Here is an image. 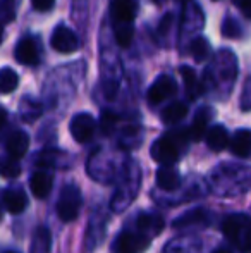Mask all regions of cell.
I'll use <instances>...</instances> for the list:
<instances>
[{"mask_svg": "<svg viewBox=\"0 0 251 253\" xmlns=\"http://www.w3.org/2000/svg\"><path fill=\"white\" fill-rule=\"evenodd\" d=\"M189 131L176 129L160 136L151 145V157L162 166H174L181 157V152L186 148L189 141Z\"/></svg>", "mask_w": 251, "mask_h": 253, "instance_id": "cell-1", "label": "cell"}, {"mask_svg": "<svg viewBox=\"0 0 251 253\" xmlns=\"http://www.w3.org/2000/svg\"><path fill=\"white\" fill-rule=\"evenodd\" d=\"M222 231L238 250L251 253V217L245 213L227 215L222 222Z\"/></svg>", "mask_w": 251, "mask_h": 253, "instance_id": "cell-2", "label": "cell"}, {"mask_svg": "<svg viewBox=\"0 0 251 253\" xmlns=\"http://www.w3.org/2000/svg\"><path fill=\"white\" fill-rule=\"evenodd\" d=\"M81 205H83V195L76 184H66L59 195L57 202V215L64 222H72L79 215Z\"/></svg>", "mask_w": 251, "mask_h": 253, "instance_id": "cell-3", "label": "cell"}, {"mask_svg": "<svg viewBox=\"0 0 251 253\" xmlns=\"http://www.w3.org/2000/svg\"><path fill=\"white\" fill-rule=\"evenodd\" d=\"M151 240L143 233H126L119 234L115 241V252L117 253H143L148 250Z\"/></svg>", "mask_w": 251, "mask_h": 253, "instance_id": "cell-4", "label": "cell"}, {"mask_svg": "<svg viewBox=\"0 0 251 253\" xmlns=\"http://www.w3.org/2000/svg\"><path fill=\"white\" fill-rule=\"evenodd\" d=\"M69 127H71V134H72V138L77 143H88V141L93 138L97 123H95L91 114L81 112L72 117Z\"/></svg>", "mask_w": 251, "mask_h": 253, "instance_id": "cell-5", "label": "cell"}, {"mask_svg": "<svg viewBox=\"0 0 251 253\" xmlns=\"http://www.w3.org/2000/svg\"><path fill=\"white\" fill-rule=\"evenodd\" d=\"M52 47L61 53H74L79 48V40H77L76 33H74L71 28L64 26H57L52 33Z\"/></svg>", "mask_w": 251, "mask_h": 253, "instance_id": "cell-6", "label": "cell"}, {"mask_svg": "<svg viewBox=\"0 0 251 253\" xmlns=\"http://www.w3.org/2000/svg\"><path fill=\"white\" fill-rule=\"evenodd\" d=\"M178 91V84L172 80V76H160L148 90V102L151 105H158L167 98L174 97Z\"/></svg>", "mask_w": 251, "mask_h": 253, "instance_id": "cell-7", "label": "cell"}, {"mask_svg": "<svg viewBox=\"0 0 251 253\" xmlns=\"http://www.w3.org/2000/svg\"><path fill=\"white\" fill-rule=\"evenodd\" d=\"M14 55H16L17 62L24 64V66H35V64H38V59H40V48H38L36 40L31 37L21 38L16 45Z\"/></svg>", "mask_w": 251, "mask_h": 253, "instance_id": "cell-8", "label": "cell"}, {"mask_svg": "<svg viewBox=\"0 0 251 253\" xmlns=\"http://www.w3.org/2000/svg\"><path fill=\"white\" fill-rule=\"evenodd\" d=\"M28 148H30V136L28 133L21 129H16L7 136L5 140V150L12 160H19L21 157L26 155Z\"/></svg>", "mask_w": 251, "mask_h": 253, "instance_id": "cell-9", "label": "cell"}, {"mask_svg": "<svg viewBox=\"0 0 251 253\" xmlns=\"http://www.w3.org/2000/svg\"><path fill=\"white\" fill-rule=\"evenodd\" d=\"M110 10L117 24H131L136 17L138 2L136 0H112Z\"/></svg>", "mask_w": 251, "mask_h": 253, "instance_id": "cell-10", "label": "cell"}, {"mask_svg": "<svg viewBox=\"0 0 251 253\" xmlns=\"http://www.w3.org/2000/svg\"><path fill=\"white\" fill-rule=\"evenodd\" d=\"M212 117H214V109L212 107H201L198 109V112L194 114V119H193V124L189 127V136L193 141H200L201 138L205 136V133H208L207 127L210 124Z\"/></svg>", "mask_w": 251, "mask_h": 253, "instance_id": "cell-11", "label": "cell"}, {"mask_svg": "<svg viewBox=\"0 0 251 253\" xmlns=\"http://www.w3.org/2000/svg\"><path fill=\"white\" fill-rule=\"evenodd\" d=\"M52 186H54V177L47 170H36L30 179L31 193L36 198H40V200H43V198H47L50 195Z\"/></svg>", "mask_w": 251, "mask_h": 253, "instance_id": "cell-12", "label": "cell"}, {"mask_svg": "<svg viewBox=\"0 0 251 253\" xmlns=\"http://www.w3.org/2000/svg\"><path fill=\"white\" fill-rule=\"evenodd\" d=\"M28 205V200H26V193L19 188H7L3 191V207L9 213L12 215H17L21 213Z\"/></svg>", "mask_w": 251, "mask_h": 253, "instance_id": "cell-13", "label": "cell"}, {"mask_svg": "<svg viewBox=\"0 0 251 253\" xmlns=\"http://www.w3.org/2000/svg\"><path fill=\"white\" fill-rule=\"evenodd\" d=\"M157 186L164 191H176L181 186V174L172 166H162L157 170Z\"/></svg>", "mask_w": 251, "mask_h": 253, "instance_id": "cell-14", "label": "cell"}, {"mask_svg": "<svg viewBox=\"0 0 251 253\" xmlns=\"http://www.w3.org/2000/svg\"><path fill=\"white\" fill-rule=\"evenodd\" d=\"M212 220V215L208 210L205 209H194V210H188L186 213H182L181 217L174 220V227H188V226H208Z\"/></svg>", "mask_w": 251, "mask_h": 253, "instance_id": "cell-15", "label": "cell"}, {"mask_svg": "<svg viewBox=\"0 0 251 253\" xmlns=\"http://www.w3.org/2000/svg\"><path fill=\"white\" fill-rule=\"evenodd\" d=\"M136 226L140 233L150 236H157L162 229H164V219L157 213H141L136 219Z\"/></svg>", "mask_w": 251, "mask_h": 253, "instance_id": "cell-16", "label": "cell"}, {"mask_svg": "<svg viewBox=\"0 0 251 253\" xmlns=\"http://www.w3.org/2000/svg\"><path fill=\"white\" fill-rule=\"evenodd\" d=\"M207 145L212 152H222L224 148H227V145H231L227 129L220 124L212 126L207 133Z\"/></svg>", "mask_w": 251, "mask_h": 253, "instance_id": "cell-17", "label": "cell"}, {"mask_svg": "<svg viewBox=\"0 0 251 253\" xmlns=\"http://www.w3.org/2000/svg\"><path fill=\"white\" fill-rule=\"evenodd\" d=\"M229 147H231V152L234 153V155L241 157V159L251 157V131L248 129L236 131Z\"/></svg>", "mask_w": 251, "mask_h": 253, "instance_id": "cell-18", "label": "cell"}, {"mask_svg": "<svg viewBox=\"0 0 251 253\" xmlns=\"http://www.w3.org/2000/svg\"><path fill=\"white\" fill-rule=\"evenodd\" d=\"M179 73H181L182 80H184V88H186V93H188V98L194 100V98L200 97V95L203 93V84L200 83V80H198L193 67L182 66L181 69H179Z\"/></svg>", "mask_w": 251, "mask_h": 253, "instance_id": "cell-19", "label": "cell"}, {"mask_svg": "<svg viewBox=\"0 0 251 253\" xmlns=\"http://www.w3.org/2000/svg\"><path fill=\"white\" fill-rule=\"evenodd\" d=\"M188 116V105L184 102H174L162 110V123L164 124H178Z\"/></svg>", "mask_w": 251, "mask_h": 253, "instance_id": "cell-20", "label": "cell"}, {"mask_svg": "<svg viewBox=\"0 0 251 253\" xmlns=\"http://www.w3.org/2000/svg\"><path fill=\"white\" fill-rule=\"evenodd\" d=\"M19 114L24 123H35L41 116V105L33 98L24 97L19 105Z\"/></svg>", "mask_w": 251, "mask_h": 253, "instance_id": "cell-21", "label": "cell"}, {"mask_svg": "<svg viewBox=\"0 0 251 253\" xmlns=\"http://www.w3.org/2000/svg\"><path fill=\"white\" fill-rule=\"evenodd\" d=\"M191 48V55L194 57L196 62H205V60L210 57V52H212V47H210V42L203 37H198L191 42L189 45Z\"/></svg>", "mask_w": 251, "mask_h": 253, "instance_id": "cell-22", "label": "cell"}, {"mask_svg": "<svg viewBox=\"0 0 251 253\" xmlns=\"http://www.w3.org/2000/svg\"><path fill=\"white\" fill-rule=\"evenodd\" d=\"M17 84H19V76H17L16 71L10 69V67H3L0 71V91L3 95H7L16 90Z\"/></svg>", "mask_w": 251, "mask_h": 253, "instance_id": "cell-23", "label": "cell"}, {"mask_svg": "<svg viewBox=\"0 0 251 253\" xmlns=\"http://www.w3.org/2000/svg\"><path fill=\"white\" fill-rule=\"evenodd\" d=\"M134 38V28L133 24H117L115 26V42L119 47L127 48Z\"/></svg>", "mask_w": 251, "mask_h": 253, "instance_id": "cell-24", "label": "cell"}, {"mask_svg": "<svg viewBox=\"0 0 251 253\" xmlns=\"http://www.w3.org/2000/svg\"><path fill=\"white\" fill-rule=\"evenodd\" d=\"M117 121H119V117H117V114H114V112H110V110H104L102 112V116H100V129H102V133L107 136V134H110L112 131H114V127H115V124H117Z\"/></svg>", "mask_w": 251, "mask_h": 253, "instance_id": "cell-25", "label": "cell"}, {"mask_svg": "<svg viewBox=\"0 0 251 253\" xmlns=\"http://www.w3.org/2000/svg\"><path fill=\"white\" fill-rule=\"evenodd\" d=\"M241 33H243V30L238 21L232 19V17H225L224 23H222V35H224L225 38H239Z\"/></svg>", "mask_w": 251, "mask_h": 253, "instance_id": "cell-26", "label": "cell"}, {"mask_svg": "<svg viewBox=\"0 0 251 253\" xmlns=\"http://www.w3.org/2000/svg\"><path fill=\"white\" fill-rule=\"evenodd\" d=\"M17 0H3L2 2V24H9L16 19Z\"/></svg>", "mask_w": 251, "mask_h": 253, "instance_id": "cell-27", "label": "cell"}, {"mask_svg": "<svg viewBox=\"0 0 251 253\" xmlns=\"http://www.w3.org/2000/svg\"><path fill=\"white\" fill-rule=\"evenodd\" d=\"M21 174V167L17 164V160H5L2 166V176L3 177H17Z\"/></svg>", "mask_w": 251, "mask_h": 253, "instance_id": "cell-28", "label": "cell"}, {"mask_svg": "<svg viewBox=\"0 0 251 253\" xmlns=\"http://www.w3.org/2000/svg\"><path fill=\"white\" fill-rule=\"evenodd\" d=\"M54 3H55V0H31V5L36 10H40V12L50 10L52 7H54Z\"/></svg>", "mask_w": 251, "mask_h": 253, "instance_id": "cell-29", "label": "cell"}, {"mask_svg": "<svg viewBox=\"0 0 251 253\" xmlns=\"http://www.w3.org/2000/svg\"><path fill=\"white\" fill-rule=\"evenodd\" d=\"M232 2L248 19H251V0H232Z\"/></svg>", "mask_w": 251, "mask_h": 253, "instance_id": "cell-30", "label": "cell"}, {"mask_svg": "<svg viewBox=\"0 0 251 253\" xmlns=\"http://www.w3.org/2000/svg\"><path fill=\"white\" fill-rule=\"evenodd\" d=\"M172 21H174V14H165L164 17H162V21H160V26H158V33H165V31H169V28H171V24H172Z\"/></svg>", "mask_w": 251, "mask_h": 253, "instance_id": "cell-31", "label": "cell"}, {"mask_svg": "<svg viewBox=\"0 0 251 253\" xmlns=\"http://www.w3.org/2000/svg\"><path fill=\"white\" fill-rule=\"evenodd\" d=\"M214 253H231V252L225 250V248H217V250H215Z\"/></svg>", "mask_w": 251, "mask_h": 253, "instance_id": "cell-32", "label": "cell"}, {"mask_svg": "<svg viewBox=\"0 0 251 253\" xmlns=\"http://www.w3.org/2000/svg\"><path fill=\"white\" fill-rule=\"evenodd\" d=\"M153 2H155V3H162L164 0H153Z\"/></svg>", "mask_w": 251, "mask_h": 253, "instance_id": "cell-33", "label": "cell"}, {"mask_svg": "<svg viewBox=\"0 0 251 253\" xmlns=\"http://www.w3.org/2000/svg\"><path fill=\"white\" fill-rule=\"evenodd\" d=\"M181 2H182V3H186V2H188V0H181Z\"/></svg>", "mask_w": 251, "mask_h": 253, "instance_id": "cell-34", "label": "cell"}, {"mask_svg": "<svg viewBox=\"0 0 251 253\" xmlns=\"http://www.w3.org/2000/svg\"><path fill=\"white\" fill-rule=\"evenodd\" d=\"M5 253H17V252H5Z\"/></svg>", "mask_w": 251, "mask_h": 253, "instance_id": "cell-35", "label": "cell"}]
</instances>
